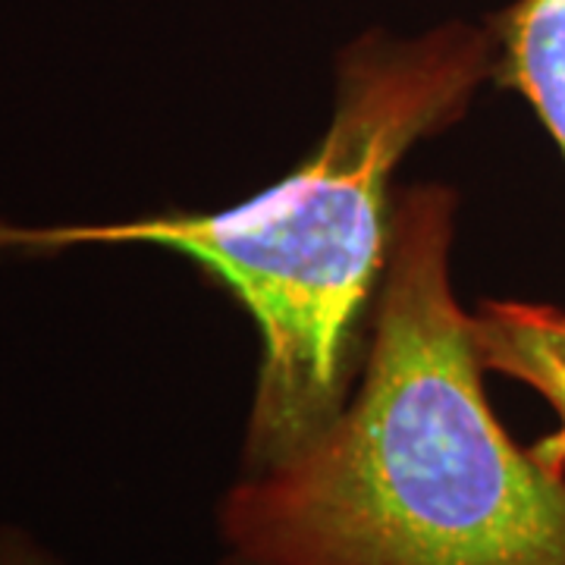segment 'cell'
I'll return each mask as SVG.
<instances>
[{"label":"cell","mask_w":565,"mask_h":565,"mask_svg":"<svg viewBox=\"0 0 565 565\" xmlns=\"http://www.w3.org/2000/svg\"><path fill=\"white\" fill-rule=\"evenodd\" d=\"M456 192L393 204L364 377L289 462L245 475L221 534L248 565H565V481L505 430L449 286Z\"/></svg>","instance_id":"obj_1"},{"label":"cell","mask_w":565,"mask_h":565,"mask_svg":"<svg viewBox=\"0 0 565 565\" xmlns=\"http://www.w3.org/2000/svg\"><path fill=\"white\" fill-rule=\"evenodd\" d=\"M490 25L446 22L415 39L364 32L337 66V110L289 177L214 214L110 223H3V255L158 245L199 264L262 333L245 475L289 462L340 418L393 239L390 180L405 154L468 110L493 76Z\"/></svg>","instance_id":"obj_2"},{"label":"cell","mask_w":565,"mask_h":565,"mask_svg":"<svg viewBox=\"0 0 565 565\" xmlns=\"http://www.w3.org/2000/svg\"><path fill=\"white\" fill-rule=\"evenodd\" d=\"M471 315V340L484 371L505 374L541 393L556 412L550 430L531 456L553 478L565 481V311L544 302H484Z\"/></svg>","instance_id":"obj_3"},{"label":"cell","mask_w":565,"mask_h":565,"mask_svg":"<svg viewBox=\"0 0 565 565\" xmlns=\"http://www.w3.org/2000/svg\"><path fill=\"white\" fill-rule=\"evenodd\" d=\"M493 76L522 95L565 161V0H512L490 20Z\"/></svg>","instance_id":"obj_4"},{"label":"cell","mask_w":565,"mask_h":565,"mask_svg":"<svg viewBox=\"0 0 565 565\" xmlns=\"http://www.w3.org/2000/svg\"><path fill=\"white\" fill-rule=\"evenodd\" d=\"M0 565H61L20 527H0Z\"/></svg>","instance_id":"obj_5"},{"label":"cell","mask_w":565,"mask_h":565,"mask_svg":"<svg viewBox=\"0 0 565 565\" xmlns=\"http://www.w3.org/2000/svg\"><path fill=\"white\" fill-rule=\"evenodd\" d=\"M226 565H248V563H243V559H236V556H233V559H230Z\"/></svg>","instance_id":"obj_6"},{"label":"cell","mask_w":565,"mask_h":565,"mask_svg":"<svg viewBox=\"0 0 565 565\" xmlns=\"http://www.w3.org/2000/svg\"><path fill=\"white\" fill-rule=\"evenodd\" d=\"M0 226H3V221H0Z\"/></svg>","instance_id":"obj_7"}]
</instances>
